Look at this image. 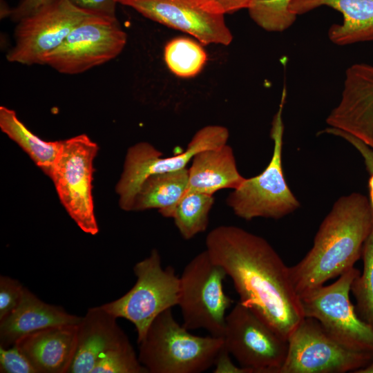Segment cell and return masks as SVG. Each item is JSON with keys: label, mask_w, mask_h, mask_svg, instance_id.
Wrapping results in <instances>:
<instances>
[{"label": "cell", "mask_w": 373, "mask_h": 373, "mask_svg": "<svg viewBox=\"0 0 373 373\" xmlns=\"http://www.w3.org/2000/svg\"><path fill=\"white\" fill-rule=\"evenodd\" d=\"M0 372L37 373L16 345L8 347L0 346Z\"/></svg>", "instance_id": "cell-28"}, {"label": "cell", "mask_w": 373, "mask_h": 373, "mask_svg": "<svg viewBox=\"0 0 373 373\" xmlns=\"http://www.w3.org/2000/svg\"><path fill=\"white\" fill-rule=\"evenodd\" d=\"M117 1V0H116Z\"/></svg>", "instance_id": "cell-35"}, {"label": "cell", "mask_w": 373, "mask_h": 373, "mask_svg": "<svg viewBox=\"0 0 373 373\" xmlns=\"http://www.w3.org/2000/svg\"><path fill=\"white\" fill-rule=\"evenodd\" d=\"M189 169L149 175L140 187L132 211L157 209L166 218L183 196L188 184Z\"/></svg>", "instance_id": "cell-21"}, {"label": "cell", "mask_w": 373, "mask_h": 373, "mask_svg": "<svg viewBox=\"0 0 373 373\" xmlns=\"http://www.w3.org/2000/svg\"><path fill=\"white\" fill-rule=\"evenodd\" d=\"M214 372H239L247 373L240 366H236L230 358V354L224 348L219 354L214 364Z\"/></svg>", "instance_id": "cell-32"}, {"label": "cell", "mask_w": 373, "mask_h": 373, "mask_svg": "<svg viewBox=\"0 0 373 373\" xmlns=\"http://www.w3.org/2000/svg\"><path fill=\"white\" fill-rule=\"evenodd\" d=\"M227 276L206 249L186 264L180 276L178 304L184 327L189 330L204 329L210 335L222 337L226 312L233 303L224 291Z\"/></svg>", "instance_id": "cell-5"}, {"label": "cell", "mask_w": 373, "mask_h": 373, "mask_svg": "<svg viewBox=\"0 0 373 373\" xmlns=\"http://www.w3.org/2000/svg\"><path fill=\"white\" fill-rule=\"evenodd\" d=\"M206 250L225 270L239 302L288 338L305 318L289 267L262 237L233 225L207 236Z\"/></svg>", "instance_id": "cell-1"}, {"label": "cell", "mask_w": 373, "mask_h": 373, "mask_svg": "<svg viewBox=\"0 0 373 373\" xmlns=\"http://www.w3.org/2000/svg\"><path fill=\"white\" fill-rule=\"evenodd\" d=\"M77 325L46 327L19 339L15 345L37 373H68L74 358Z\"/></svg>", "instance_id": "cell-17"}, {"label": "cell", "mask_w": 373, "mask_h": 373, "mask_svg": "<svg viewBox=\"0 0 373 373\" xmlns=\"http://www.w3.org/2000/svg\"><path fill=\"white\" fill-rule=\"evenodd\" d=\"M23 286L15 278L0 276V320L11 313L20 302Z\"/></svg>", "instance_id": "cell-29"}, {"label": "cell", "mask_w": 373, "mask_h": 373, "mask_svg": "<svg viewBox=\"0 0 373 373\" xmlns=\"http://www.w3.org/2000/svg\"><path fill=\"white\" fill-rule=\"evenodd\" d=\"M0 128L50 178L62 141L48 142L40 139L19 119L14 110L3 106H0Z\"/></svg>", "instance_id": "cell-22"}, {"label": "cell", "mask_w": 373, "mask_h": 373, "mask_svg": "<svg viewBox=\"0 0 373 373\" xmlns=\"http://www.w3.org/2000/svg\"><path fill=\"white\" fill-rule=\"evenodd\" d=\"M97 151V144L86 134L63 140L50 176L68 215L90 235L99 232L92 194L93 160Z\"/></svg>", "instance_id": "cell-8"}, {"label": "cell", "mask_w": 373, "mask_h": 373, "mask_svg": "<svg viewBox=\"0 0 373 373\" xmlns=\"http://www.w3.org/2000/svg\"><path fill=\"white\" fill-rule=\"evenodd\" d=\"M52 0H21L17 6L10 9L7 15L11 19L18 22L32 15Z\"/></svg>", "instance_id": "cell-31"}, {"label": "cell", "mask_w": 373, "mask_h": 373, "mask_svg": "<svg viewBox=\"0 0 373 373\" xmlns=\"http://www.w3.org/2000/svg\"><path fill=\"white\" fill-rule=\"evenodd\" d=\"M326 122L373 149V65L358 63L347 68L341 99Z\"/></svg>", "instance_id": "cell-15"}, {"label": "cell", "mask_w": 373, "mask_h": 373, "mask_svg": "<svg viewBox=\"0 0 373 373\" xmlns=\"http://www.w3.org/2000/svg\"><path fill=\"white\" fill-rule=\"evenodd\" d=\"M115 316L102 305L88 309L77 325L75 356L68 373H92L108 352L130 342Z\"/></svg>", "instance_id": "cell-16"}, {"label": "cell", "mask_w": 373, "mask_h": 373, "mask_svg": "<svg viewBox=\"0 0 373 373\" xmlns=\"http://www.w3.org/2000/svg\"><path fill=\"white\" fill-rule=\"evenodd\" d=\"M372 222L373 211L366 196L354 192L340 197L322 221L311 249L299 262L289 267L298 296L354 267L362 256Z\"/></svg>", "instance_id": "cell-2"}, {"label": "cell", "mask_w": 373, "mask_h": 373, "mask_svg": "<svg viewBox=\"0 0 373 373\" xmlns=\"http://www.w3.org/2000/svg\"><path fill=\"white\" fill-rule=\"evenodd\" d=\"M285 99L284 90L270 131L274 147L269 163L260 174L245 178L226 200L234 214L245 220L256 218L278 220L294 212L300 206L287 184L283 169V111Z\"/></svg>", "instance_id": "cell-4"}, {"label": "cell", "mask_w": 373, "mask_h": 373, "mask_svg": "<svg viewBox=\"0 0 373 373\" xmlns=\"http://www.w3.org/2000/svg\"><path fill=\"white\" fill-rule=\"evenodd\" d=\"M180 325L171 309L160 314L139 345L138 358L148 373H200L214 365L222 337L198 336Z\"/></svg>", "instance_id": "cell-3"}, {"label": "cell", "mask_w": 373, "mask_h": 373, "mask_svg": "<svg viewBox=\"0 0 373 373\" xmlns=\"http://www.w3.org/2000/svg\"><path fill=\"white\" fill-rule=\"evenodd\" d=\"M287 340L280 373H355L373 359L372 352L345 345L313 318L305 317Z\"/></svg>", "instance_id": "cell-10"}, {"label": "cell", "mask_w": 373, "mask_h": 373, "mask_svg": "<svg viewBox=\"0 0 373 373\" xmlns=\"http://www.w3.org/2000/svg\"><path fill=\"white\" fill-rule=\"evenodd\" d=\"M289 0H254L249 7L251 18L267 31H283L295 21L296 15L288 9Z\"/></svg>", "instance_id": "cell-26"}, {"label": "cell", "mask_w": 373, "mask_h": 373, "mask_svg": "<svg viewBox=\"0 0 373 373\" xmlns=\"http://www.w3.org/2000/svg\"><path fill=\"white\" fill-rule=\"evenodd\" d=\"M355 373H373V359L365 367L356 371Z\"/></svg>", "instance_id": "cell-34"}, {"label": "cell", "mask_w": 373, "mask_h": 373, "mask_svg": "<svg viewBox=\"0 0 373 373\" xmlns=\"http://www.w3.org/2000/svg\"><path fill=\"white\" fill-rule=\"evenodd\" d=\"M92 373H148L131 342L111 350L97 363Z\"/></svg>", "instance_id": "cell-27"}, {"label": "cell", "mask_w": 373, "mask_h": 373, "mask_svg": "<svg viewBox=\"0 0 373 373\" xmlns=\"http://www.w3.org/2000/svg\"><path fill=\"white\" fill-rule=\"evenodd\" d=\"M133 272L136 281L132 288L119 298L102 306L116 318L132 323L139 343L160 314L178 305L180 276L172 266L162 267L156 249L134 265Z\"/></svg>", "instance_id": "cell-6"}, {"label": "cell", "mask_w": 373, "mask_h": 373, "mask_svg": "<svg viewBox=\"0 0 373 373\" xmlns=\"http://www.w3.org/2000/svg\"><path fill=\"white\" fill-rule=\"evenodd\" d=\"M229 135L224 126H206L195 133L186 151L167 157H162V153L149 142H138L128 148L123 171L115 186L120 208L132 211L135 197L149 175L186 168L197 153L226 144Z\"/></svg>", "instance_id": "cell-12"}, {"label": "cell", "mask_w": 373, "mask_h": 373, "mask_svg": "<svg viewBox=\"0 0 373 373\" xmlns=\"http://www.w3.org/2000/svg\"><path fill=\"white\" fill-rule=\"evenodd\" d=\"M213 195L192 193L183 196L175 207L171 217L182 237L190 240L207 230Z\"/></svg>", "instance_id": "cell-23"}, {"label": "cell", "mask_w": 373, "mask_h": 373, "mask_svg": "<svg viewBox=\"0 0 373 373\" xmlns=\"http://www.w3.org/2000/svg\"><path fill=\"white\" fill-rule=\"evenodd\" d=\"M145 17L186 32L204 45H229L225 13L211 0H117Z\"/></svg>", "instance_id": "cell-14"}, {"label": "cell", "mask_w": 373, "mask_h": 373, "mask_svg": "<svg viewBox=\"0 0 373 373\" xmlns=\"http://www.w3.org/2000/svg\"><path fill=\"white\" fill-rule=\"evenodd\" d=\"M373 211V210H372ZM363 271L354 278L351 291L358 316L373 328V222L362 251Z\"/></svg>", "instance_id": "cell-25"}, {"label": "cell", "mask_w": 373, "mask_h": 373, "mask_svg": "<svg viewBox=\"0 0 373 373\" xmlns=\"http://www.w3.org/2000/svg\"><path fill=\"white\" fill-rule=\"evenodd\" d=\"M77 7L93 14L116 17V0H70Z\"/></svg>", "instance_id": "cell-30"}, {"label": "cell", "mask_w": 373, "mask_h": 373, "mask_svg": "<svg viewBox=\"0 0 373 373\" xmlns=\"http://www.w3.org/2000/svg\"><path fill=\"white\" fill-rule=\"evenodd\" d=\"M164 58L167 67L174 75L182 78H190L202 70L207 55L198 42L189 37H180L166 44Z\"/></svg>", "instance_id": "cell-24"}, {"label": "cell", "mask_w": 373, "mask_h": 373, "mask_svg": "<svg viewBox=\"0 0 373 373\" xmlns=\"http://www.w3.org/2000/svg\"><path fill=\"white\" fill-rule=\"evenodd\" d=\"M216 3L222 11L232 13L240 9L247 8L254 0H211Z\"/></svg>", "instance_id": "cell-33"}, {"label": "cell", "mask_w": 373, "mask_h": 373, "mask_svg": "<svg viewBox=\"0 0 373 373\" xmlns=\"http://www.w3.org/2000/svg\"><path fill=\"white\" fill-rule=\"evenodd\" d=\"M359 274L354 267L334 283L309 289L299 298L304 317L318 321L345 345L373 353V328L358 316L350 298L352 283Z\"/></svg>", "instance_id": "cell-7"}, {"label": "cell", "mask_w": 373, "mask_h": 373, "mask_svg": "<svg viewBox=\"0 0 373 373\" xmlns=\"http://www.w3.org/2000/svg\"><path fill=\"white\" fill-rule=\"evenodd\" d=\"M191 161L183 196L192 193L213 195L224 189L234 190L245 179L238 170L232 148L227 144L201 151Z\"/></svg>", "instance_id": "cell-20"}, {"label": "cell", "mask_w": 373, "mask_h": 373, "mask_svg": "<svg viewBox=\"0 0 373 373\" xmlns=\"http://www.w3.org/2000/svg\"><path fill=\"white\" fill-rule=\"evenodd\" d=\"M127 40L117 17L91 15L45 55L44 65L66 75H77L117 57Z\"/></svg>", "instance_id": "cell-11"}, {"label": "cell", "mask_w": 373, "mask_h": 373, "mask_svg": "<svg viewBox=\"0 0 373 373\" xmlns=\"http://www.w3.org/2000/svg\"><path fill=\"white\" fill-rule=\"evenodd\" d=\"M81 319L61 306L45 303L24 287L17 307L0 320V346L10 347L23 336L46 327L78 325Z\"/></svg>", "instance_id": "cell-18"}, {"label": "cell", "mask_w": 373, "mask_h": 373, "mask_svg": "<svg viewBox=\"0 0 373 373\" xmlns=\"http://www.w3.org/2000/svg\"><path fill=\"white\" fill-rule=\"evenodd\" d=\"M93 14L70 0H52L17 23L14 46L6 59L23 65H44L45 55L59 46L79 23Z\"/></svg>", "instance_id": "cell-13"}, {"label": "cell", "mask_w": 373, "mask_h": 373, "mask_svg": "<svg viewBox=\"0 0 373 373\" xmlns=\"http://www.w3.org/2000/svg\"><path fill=\"white\" fill-rule=\"evenodd\" d=\"M224 346L247 373H280L288 340L239 301L227 314Z\"/></svg>", "instance_id": "cell-9"}, {"label": "cell", "mask_w": 373, "mask_h": 373, "mask_svg": "<svg viewBox=\"0 0 373 373\" xmlns=\"http://www.w3.org/2000/svg\"><path fill=\"white\" fill-rule=\"evenodd\" d=\"M323 6L343 17L341 23L332 25L328 30L332 43L345 46L373 41V0H290L288 9L297 16Z\"/></svg>", "instance_id": "cell-19"}]
</instances>
